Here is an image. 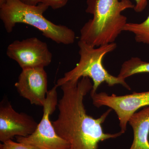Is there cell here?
<instances>
[{
	"instance_id": "obj_3",
	"label": "cell",
	"mask_w": 149,
	"mask_h": 149,
	"mask_svg": "<svg viewBox=\"0 0 149 149\" xmlns=\"http://www.w3.org/2000/svg\"><path fill=\"white\" fill-rule=\"evenodd\" d=\"M49 8L42 3L31 6L20 0H6L0 6V18L8 33L12 32L17 23H24L35 27L45 37L57 44H73L76 36L72 29L54 24L44 17L43 14Z\"/></svg>"
},
{
	"instance_id": "obj_7",
	"label": "cell",
	"mask_w": 149,
	"mask_h": 149,
	"mask_svg": "<svg viewBox=\"0 0 149 149\" xmlns=\"http://www.w3.org/2000/svg\"><path fill=\"white\" fill-rule=\"evenodd\" d=\"M6 54L22 70L45 68L50 64L53 57L47 43L35 37L14 41L8 47Z\"/></svg>"
},
{
	"instance_id": "obj_9",
	"label": "cell",
	"mask_w": 149,
	"mask_h": 149,
	"mask_svg": "<svg viewBox=\"0 0 149 149\" xmlns=\"http://www.w3.org/2000/svg\"><path fill=\"white\" fill-rule=\"evenodd\" d=\"M47 85V75L44 68L22 69L15 84L20 96L32 104L42 107L48 92Z\"/></svg>"
},
{
	"instance_id": "obj_16",
	"label": "cell",
	"mask_w": 149,
	"mask_h": 149,
	"mask_svg": "<svg viewBox=\"0 0 149 149\" xmlns=\"http://www.w3.org/2000/svg\"><path fill=\"white\" fill-rule=\"evenodd\" d=\"M22 2L31 6H37L41 3V0H20Z\"/></svg>"
},
{
	"instance_id": "obj_4",
	"label": "cell",
	"mask_w": 149,
	"mask_h": 149,
	"mask_svg": "<svg viewBox=\"0 0 149 149\" xmlns=\"http://www.w3.org/2000/svg\"><path fill=\"white\" fill-rule=\"evenodd\" d=\"M78 46L80 61L73 69L65 72L63 77L58 80L56 84L58 87L66 82H77L82 77H88L93 82L91 93L96 92L99 86L103 83H107L110 87L122 85L127 90H130L131 88L125 80L110 74L103 65L104 57L116 49V43L95 48L80 40Z\"/></svg>"
},
{
	"instance_id": "obj_15",
	"label": "cell",
	"mask_w": 149,
	"mask_h": 149,
	"mask_svg": "<svg viewBox=\"0 0 149 149\" xmlns=\"http://www.w3.org/2000/svg\"><path fill=\"white\" fill-rule=\"evenodd\" d=\"M136 5L134 10L136 12L141 13L143 11L146 7L148 5V0H135Z\"/></svg>"
},
{
	"instance_id": "obj_5",
	"label": "cell",
	"mask_w": 149,
	"mask_h": 149,
	"mask_svg": "<svg viewBox=\"0 0 149 149\" xmlns=\"http://www.w3.org/2000/svg\"><path fill=\"white\" fill-rule=\"evenodd\" d=\"M56 84L48 91L43 106L42 118L35 132L27 137L17 136V141L36 149H70V144L58 135L50 116L57 106Z\"/></svg>"
},
{
	"instance_id": "obj_2",
	"label": "cell",
	"mask_w": 149,
	"mask_h": 149,
	"mask_svg": "<svg viewBox=\"0 0 149 149\" xmlns=\"http://www.w3.org/2000/svg\"><path fill=\"white\" fill-rule=\"evenodd\" d=\"M86 13L93 18L80 29V40L99 47L114 43L127 23L121 13L134 8L130 0H87Z\"/></svg>"
},
{
	"instance_id": "obj_10",
	"label": "cell",
	"mask_w": 149,
	"mask_h": 149,
	"mask_svg": "<svg viewBox=\"0 0 149 149\" xmlns=\"http://www.w3.org/2000/svg\"><path fill=\"white\" fill-rule=\"evenodd\" d=\"M128 123L133 131V143L129 149H149V106L135 113Z\"/></svg>"
},
{
	"instance_id": "obj_11",
	"label": "cell",
	"mask_w": 149,
	"mask_h": 149,
	"mask_svg": "<svg viewBox=\"0 0 149 149\" xmlns=\"http://www.w3.org/2000/svg\"><path fill=\"white\" fill-rule=\"evenodd\" d=\"M149 73V62L144 61L138 57H132L121 65L118 77L125 80L133 74Z\"/></svg>"
},
{
	"instance_id": "obj_17",
	"label": "cell",
	"mask_w": 149,
	"mask_h": 149,
	"mask_svg": "<svg viewBox=\"0 0 149 149\" xmlns=\"http://www.w3.org/2000/svg\"><path fill=\"white\" fill-rule=\"evenodd\" d=\"M6 0H0V6H1L3 4L6 2Z\"/></svg>"
},
{
	"instance_id": "obj_1",
	"label": "cell",
	"mask_w": 149,
	"mask_h": 149,
	"mask_svg": "<svg viewBox=\"0 0 149 149\" xmlns=\"http://www.w3.org/2000/svg\"><path fill=\"white\" fill-rule=\"evenodd\" d=\"M60 87L63 96L58 103L59 114L52 123L58 135L70 144V149H98L100 142L123 134L120 131L113 134L104 132L102 124L111 112V109L98 118L87 114L83 100L93 89L89 77L66 82Z\"/></svg>"
},
{
	"instance_id": "obj_13",
	"label": "cell",
	"mask_w": 149,
	"mask_h": 149,
	"mask_svg": "<svg viewBox=\"0 0 149 149\" xmlns=\"http://www.w3.org/2000/svg\"><path fill=\"white\" fill-rule=\"evenodd\" d=\"M0 149H36L28 145L8 140L0 145Z\"/></svg>"
},
{
	"instance_id": "obj_12",
	"label": "cell",
	"mask_w": 149,
	"mask_h": 149,
	"mask_svg": "<svg viewBox=\"0 0 149 149\" xmlns=\"http://www.w3.org/2000/svg\"><path fill=\"white\" fill-rule=\"evenodd\" d=\"M123 31L134 34L137 42L149 45V14L146 19L141 23L127 22Z\"/></svg>"
},
{
	"instance_id": "obj_18",
	"label": "cell",
	"mask_w": 149,
	"mask_h": 149,
	"mask_svg": "<svg viewBox=\"0 0 149 149\" xmlns=\"http://www.w3.org/2000/svg\"></svg>"
},
{
	"instance_id": "obj_8",
	"label": "cell",
	"mask_w": 149,
	"mask_h": 149,
	"mask_svg": "<svg viewBox=\"0 0 149 149\" xmlns=\"http://www.w3.org/2000/svg\"><path fill=\"white\" fill-rule=\"evenodd\" d=\"M38 125L35 119L24 113L15 110L9 103L0 107V141L2 143L17 136L27 137Z\"/></svg>"
},
{
	"instance_id": "obj_14",
	"label": "cell",
	"mask_w": 149,
	"mask_h": 149,
	"mask_svg": "<svg viewBox=\"0 0 149 149\" xmlns=\"http://www.w3.org/2000/svg\"><path fill=\"white\" fill-rule=\"evenodd\" d=\"M68 0H41V3L45 4L54 10L58 9L65 6Z\"/></svg>"
},
{
	"instance_id": "obj_6",
	"label": "cell",
	"mask_w": 149,
	"mask_h": 149,
	"mask_svg": "<svg viewBox=\"0 0 149 149\" xmlns=\"http://www.w3.org/2000/svg\"><path fill=\"white\" fill-rule=\"evenodd\" d=\"M91 95L95 107L107 106L115 111L123 133L126 131L130 117L141 108L149 106V91L122 96L109 95L104 92H95Z\"/></svg>"
}]
</instances>
